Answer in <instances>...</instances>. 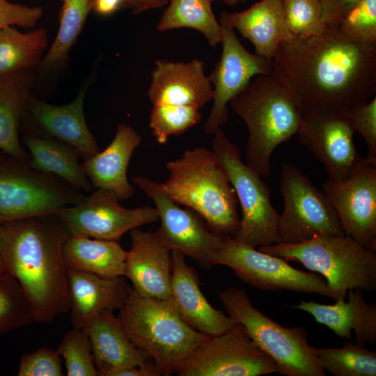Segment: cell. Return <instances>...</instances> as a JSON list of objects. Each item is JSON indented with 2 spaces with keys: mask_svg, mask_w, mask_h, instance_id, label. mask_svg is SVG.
Here are the masks:
<instances>
[{
  "mask_svg": "<svg viewBox=\"0 0 376 376\" xmlns=\"http://www.w3.org/2000/svg\"><path fill=\"white\" fill-rule=\"evenodd\" d=\"M291 89L303 111L326 108L349 111L376 94V43L352 39L338 24L320 34L293 36L281 42L272 72Z\"/></svg>",
  "mask_w": 376,
  "mask_h": 376,
  "instance_id": "6da1fadb",
  "label": "cell"
},
{
  "mask_svg": "<svg viewBox=\"0 0 376 376\" xmlns=\"http://www.w3.org/2000/svg\"><path fill=\"white\" fill-rule=\"evenodd\" d=\"M68 235L55 214L0 223L3 272L24 291L34 322L50 323L69 311L63 244Z\"/></svg>",
  "mask_w": 376,
  "mask_h": 376,
  "instance_id": "7a4b0ae2",
  "label": "cell"
},
{
  "mask_svg": "<svg viewBox=\"0 0 376 376\" xmlns=\"http://www.w3.org/2000/svg\"><path fill=\"white\" fill-rule=\"evenodd\" d=\"M230 104L249 131L246 164L262 177H269L273 152L297 134L302 123L298 98L279 77L258 75Z\"/></svg>",
  "mask_w": 376,
  "mask_h": 376,
  "instance_id": "3957f363",
  "label": "cell"
},
{
  "mask_svg": "<svg viewBox=\"0 0 376 376\" xmlns=\"http://www.w3.org/2000/svg\"><path fill=\"white\" fill-rule=\"evenodd\" d=\"M168 178L159 188L176 203L199 214L209 228L233 237L240 219L237 199L212 150L196 147L166 164Z\"/></svg>",
  "mask_w": 376,
  "mask_h": 376,
  "instance_id": "277c9868",
  "label": "cell"
},
{
  "mask_svg": "<svg viewBox=\"0 0 376 376\" xmlns=\"http://www.w3.org/2000/svg\"><path fill=\"white\" fill-rule=\"evenodd\" d=\"M118 318L132 343L155 361L162 375L176 373L181 363L210 336L188 325L170 297H145L130 286Z\"/></svg>",
  "mask_w": 376,
  "mask_h": 376,
  "instance_id": "5b68a950",
  "label": "cell"
},
{
  "mask_svg": "<svg viewBox=\"0 0 376 376\" xmlns=\"http://www.w3.org/2000/svg\"><path fill=\"white\" fill-rule=\"evenodd\" d=\"M258 250L301 264L327 281L333 299L345 300L350 289L376 288V255L348 235L319 236L298 244L274 243Z\"/></svg>",
  "mask_w": 376,
  "mask_h": 376,
  "instance_id": "8992f818",
  "label": "cell"
},
{
  "mask_svg": "<svg viewBox=\"0 0 376 376\" xmlns=\"http://www.w3.org/2000/svg\"><path fill=\"white\" fill-rule=\"evenodd\" d=\"M226 312L244 326L255 343L285 376H324L325 371L308 344L302 327L281 326L256 308L242 288L228 287L219 293Z\"/></svg>",
  "mask_w": 376,
  "mask_h": 376,
  "instance_id": "52a82bcc",
  "label": "cell"
},
{
  "mask_svg": "<svg viewBox=\"0 0 376 376\" xmlns=\"http://www.w3.org/2000/svg\"><path fill=\"white\" fill-rule=\"evenodd\" d=\"M213 135L212 152L241 207L242 218L233 237L253 247L276 243L279 213L272 205L269 186L259 173L242 162L240 149L221 127Z\"/></svg>",
  "mask_w": 376,
  "mask_h": 376,
  "instance_id": "ba28073f",
  "label": "cell"
},
{
  "mask_svg": "<svg viewBox=\"0 0 376 376\" xmlns=\"http://www.w3.org/2000/svg\"><path fill=\"white\" fill-rule=\"evenodd\" d=\"M280 191L283 209L279 215L276 243L292 244L319 236L345 235L324 193L291 164L282 165Z\"/></svg>",
  "mask_w": 376,
  "mask_h": 376,
  "instance_id": "9c48e42d",
  "label": "cell"
},
{
  "mask_svg": "<svg viewBox=\"0 0 376 376\" xmlns=\"http://www.w3.org/2000/svg\"><path fill=\"white\" fill-rule=\"evenodd\" d=\"M212 264L230 267L240 280L263 290L318 293L334 297L326 280L319 274L295 269L285 259L260 251L231 236L224 235Z\"/></svg>",
  "mask_w": 376,
  "mask_h": 376,
  "instance_id": "30bf717a",
  "label": "cell"
},
{
  "mask_svg": "<svg viewBox=\"0 0 376 376\" xmlns=\"http://www.w3.org/2000/svg\"><path fill=\"white\" fill-rule=\"evenodd\" d=\"M86 196L58 178L19 162L0 169V221L54 214Z\"/></svg>",
  "mask_w": 376,
  "mask_h": 376,
  "instance_id": "8fae6325",
  "label": "cell"
},
{
  "mask_svg": "<svg viewBox=\"0 0 376 376\" xmlns=\"http://www.w3.org/2000/svg\"><path fill=\"white\" fill-rule=\"evenodd\" d=\"M277 373L274 360L240 323L210 336L180 366L179 376H260Z\"/></svg>",
  "mask_w": 376,
  "mask_h": 376,
  "instance_id": "7c38bea8",
  "label": "cell"
},
{
  "mask_svg": "<svg viewBox=\"0 0 376 376\" xmlns=\"http://www.w3.org/2000/svg\"><path fill=\"white\" fill-rule=\"evenodd\" d=\"M132 180L154 203L161 222L156 233L163 242L171 251L191 258L202 268H212L213 256L224 235L212 231L196 212L182 208L171 200L158 182L140 175L133 176Z\"/></svg>",
  "mask_w": 376,
  "mask_h": 376,
  "instance_id": "4fadbf2b",
  "label": "cell"
},
{
  "mask_svg": "<svg viewBox=\"0 0 376 376\" xmlns=\"http://www.w3.org/2000/svg\"><path fill=\"white\" fill-rule=\"evenodd\" d=\"M54 214L69 235L116 242L127 231L159 221L155 207H124L113 192L104 189L92 191L81 202Z\"/></svg>",
  "mask_w": 376,
  "mask_h": 376,
  "instance_id": "5bb4252c",
  "label": "cell"
},
{
  "mask_svg": "<svg viewBox=\"0 0 376 376\" xmlns=\"http://www.w3.org/2000/svg\"><path fill=\"white\" fill-rule=\"evenodd\" d=\"M347 111L318 108L303 111L297 134L300 142L325 167L328 180L350 178L363 162L358 152Z\"/></svg>",
  "mask_w": 376,
  "mask_h": 376,
  "instance_id": "9a60e30c",
  "label": "cell"
},
{
  "mask_svg": "<svg viewBox=\"0 0 376 376\" xmlns=\"http://www.w3.org/2000/svg\"><path fill=\"white\" fill-rule=\"evenodd\" d=\"M222 52L219 61L207 76L214 85L213 104L205 124L206 134H213L228 118L227 104L258 75L272 72V60L247 51L237 38L234 29L222 14Z\"/></svg>",
  "mask_w": 376,
  "mask_h": 376,
  "instance_id": "2e32d148",
  "label": "cell"
},
{
  "mask_svg": "<svg viewBox=\"0 0 376 376\" xmlns=\"http://www.w3.org/2000/svg\"><path fill=\"white\" fill-rule=\"evenodd\" d=\"M322 189L345 234L375 252L376 163L364 158L350 178L341 182L327 180Z\"/></svg>",
  "mask_w": 376,
  "mask_h": 376,
  "instance_id": "e0dca14e",
  "label": "cell"
},
{
  "mask_svg": "<svg viewBox=\"0 0 376 376\" xmlns=\"http://www.w3.org/2000/svg\"><path fill=\"white\" fill-rule=\"evenodd\" d=\"M90 80L70 103L51 104L31 95L22 122L24 132L56 139L75 148L86 160L100 151L84 116V104Z\"/></svg>",
  "mask_w": 376,
  "mask_h": 376,
  "instance_id": "ac0fdd59",
  "label": "cell"
},
{
  "mask_svg": "<svg viewBox=\"0 0 376 376\" xmlns=\"http://www.w3.org/2000/svg\"><path fill=\"white\" fill-rule=\"evenodd\" d=\"M131 246L127 251L124 276L132 288L145 297H171V250L156 231L139 228L130 230Z\"/></svg>",
  "mask_w": 376,
  "mask_h": 376,
  "instance_id": "d6986e66",
  "label": "cell"
},
{
  "mask_svg": "<svg viewBox=\"0 0 376 376\" xmlns=\"http://www.w3.org/2000/svg\"><path fill=\"white\" fill-rule=\"evenodd\" d=\"M185 258L171 251V298L182 319L194 329L210 336L221 334L237 322L208 302L197 272Z\"/></svg>",
  "mask_w": 376,
  "mask_h": 376,
  "instance_id": "ffe728a7",
  "label": "cell"
},
{
  "mask_svg": "<svg viewBox=\"0 0 376 376\" xmlns=\"http://www.w3.org/2000/svg\"><path fill=\"white\" fill-rule=\"evenodd\" d=\"M148 96L153 105H183L201 109L213 99L214 91L198 59L189 62L156 61Z\"/></svg>",
  "mask_w": 376,
  "mask_h": 376,
  "instance_id": "44dd1931",
  "label": "cell"
},
{
  "mask_svg": "<svg viewBox=\"0 0 376 376\" xmlns=\"http://www.w3.org/2000/svg\"><path fill=\"white\" fill-rule=\"evenodd\" d=\"M81 329L89 338L98 375L111 376L116 370L152 359L148 352L132 343L113 311L94 314Z\"/></svg>",
  "mask_w": 376,
  "mask_h": 376,
  "instance_id": "7402d4cb",
  "label": "cell"
},
{
  "mask_svg": "<svg viewBox=\"0 0 376 376\" xmlns=\"http://www.w3.org/2000/svg\"><path fill=\"white\" fill-rule=\"evenodd\" d=\"M141 143V135L131 125L120 123L107 147L81 163L93 187L113 192L120 201L131 198L135 189L127 179V167Z\"/></svg>",
  "mask_w": 376,
  "mask_h": 376,
  "instance_id": "603a6c76",
  "label": "cell"
},
{
  "mask_svg": "<svg viewBox=\"0 0 376 376\" xmlns=\"http://www.w3.org/2000/svg\"><path fill=\"white\" fill-rule=\"evenodd\" d=\"M347 301L338 299L334 304H322L313 301L301 300L291 307L311 314L315 321L347 340L351 331L355 334V343L373 345L376 343V305L367 303L360 289H350Z\"/></svg>",
  "mask_w": 376,
  "mask_h": 376,
  "instance_id": "cb8c5ba5",
  "label": "cell"
},
{
  "mask_svg": "<svg viewBox=\"0 0 376 376\" xmlns=\"http://www.w3.org/2000/svg\"><path fill=\"white\" fill-rule=\"evenodd\" d=\"M69 311L72 327L81 328L94 314L104 310H120L130 285L125 276L102 277L68 269Z\"/></svg>",
  "mask_w": 376,
  "mask_h": 376,
  "instance_id": "d4e9b609",
  "label": "cell"
},
{
  "mask_svg": "<svg viewBox=\"0 0 376 376\" xmlns=\"http://www.w3.org/2000/svg\"><path fill=\"white\" fill-rule=\"evenodd\" d=\"M36 84V69L0 76V150L27 164L29 155L21 143L19 131Z\"/></svg>",
  "mask_w": 376,
  "mask_h": 376,
  "instance_id": "484cf974",
  "label": "cell"
},
{
  "mask_svg": "<svg viewBox=\"0 0 376 376\" xmlns=\"http://www.w3.org/2000/svg\"><path fill=\"white\" fill-rule=\"evenodd\" d=\"M221 14L252 42L256 54L269 60L279 45L293 36L285 21L282 0H260L243 11Z\"/></svg>",
  "mask_w": 376,
  "mask_h": 376,
  "instance_id": "4316f807",
  "label": "cell"
},
{
  "mask_svg": "<svg viewBox=\"0 0 376 376\" xmlns=\"http://www.w3.org/2000/svg\"><path fill=\"white\" fill-rule=\"evenodd\" d=\"M23 144L28 150V165L37 171L54 175L85 194L93 191L78 152L56 139L24 132Z\"/></svg>",
  "mask_w": 376,
  "mask_h": 376,
  "instance_id": "83f0119b",
  "label": "cell"
},
{
  "mask_svg": "<svg viewBox=\"0 0 376 376\" xmlns=\"http://www.w3.org/2000/svg\"><path fill=\"white\" fill-rule=\"evenodd\" d=\"M63 256L68 269L107 278L124 276L127 251L119 242L68 235Z\"/></svg>",
  "mask_w": 376,
  "mask_h": 376,
  "instance_id": "f1b7e54d",
  "label": "cell"
},
{
  "mask_svg": "<svg viewBox=\"0 0 376 376\" xmlns=\"http://www.w3.org/2000/svg\"><path fill=\"white\" fill-rule=\"evenodd\" d=\"M93 0H63L57 34L36 69V81L52 78L64 68L92 10Z\"/></svg>",
  "mask_w": 376,
  "mask_h": 376,
  "instance_id": "f546056e",
  "label": "cell"
},
{
  "mask_svg": "<svg viewBox=\"0 0 376 376\" xmlns=\"http://www.w3.org/2000/svg\"><path fill=\"white\" fill-rule=\"evenodd\" d=\"M44 29L23 33L15 26L0 30V76L26 69H37L47 47Z\"/></svg>",
  "mask_w": 376,
  "mask_h": 376,
  "instance_id": "4dcf8cb0",
  "label": "cell"
},
{
  "mask_svg": "<svg viewBox=\"0 0 376 376\" xmlns=\"http://www.w3.org/2000/svg\"><path fill=\"white\" fill-rule=\"evenodd\" d=\"M210 0H168L157 30L191 28L200 31L208 44L215 47L221 42V28L212 9Z\"/></svg>",
  "mask_w": 376,
  "mask_h": 376,
  "instance_id": "1f68e13d",
  "label": "cell"
},
{
  "mask_svg": "<svg viewBox=\"0 0 376 376\" xmlns=\"http://www.w3.org/2000/svg\"><path fill=\"white\" fill-rule=\"evenodd\" d=\"M325 372L334 376H375L376 352L365 345L344 340L341 347L311 346Z\"/></svg>",
  "mask_w": 376,
  "mask_h": 376,
  "instance_id": "d6a6232c",
  "label": "cell"
},
{
  "mask_svg": "<svg viewBox=\"0 0 376 376\" xmlns=\"http://www.w3.org/2000/svg\"><path fill=\"white\" fill-rule=\"evenodd\" d=\"M34 322L31 305L19 283L0 272V335Z\"/></svg>",
  "mask_w": 376,
  "mask_h": 376,
  "instance_id": "836d02e7",
  "label": "cell"
},
{
  "mask_svg": "<svg viewBox=\"0 0 376 376\" xmlns=\"http://www.w3.org/2000/svg\"><path fill=\"white\" fill-rule=\"evenodd\" d=\"M199 109L189 106L153 105L149 117L152 134L159 144H165L171 136L180 135L199 123Z\"/></svg>",
  "mask_w": 376,
  "mask_h": 376,
  "instance_id": "e575fe53",
  "label": "cell"
},
{
  "mask_svg": "<svg viewBox=\"0 0 376 376\" xmlns=\"http://www.w3.org/2000/svg\"><path fill=\"white\" fill-rule=\"evenodd\" d=\"M56 350L64 359L68 376L98 375L89 338L82 329L72 327Z\"/></svg>",
  "mask_w": 376,
  "mask_h": 376,
  "instance_id": "d590c367",
  "label": "cell"
},
{
  "mask_svg": "<svg viewBox=\"0 0 376 376\" xmlns=\"http://www.w3.org/2000/svg\"><path fill=\"white\" fill-rule=\"evenodd\" d=\"M286 25L293 36L308 37L327 27L320 0H282Z\"/></svg>",
  "mask_w": 376,
  "mask_h": 376,
  "instance_id": "8d00e7d4",
  "label": "cell"
},
{
  "mask_svg": "<svg viewBox=\"0 0 376 376\" xmlns=\"http://www.w3.org/2000/svg\"><path fill=\"white\" fill-rule=\"evenodd\" d=\"M346 36L355 40L376 43V0H360L338 24Z\"/></svg>",
  "mask_w": 376,
  "mask_h": 376,
  "instance_id": "74e56055",
  "label": "cell"
},
{
  "mask_svg": "<svg viewBox=\"0 0 376 376\" xmlns=\"http://www.w3.org/2000/svg\"><path fill=\"white\" fill-rule=\"evenodd\" d=\"M347 112L354 132L359 133L367 145L365 158L376 163V97Z\"/></svg>",
  "mask_w": 376,
  "mask_h": 376,
  "instance_id": "f35d334b",
  "label": "cell"
},
{
  "mask_svg": "<svg viewBox=\"0 0 376 376\" xmlns=\"http://www.w3.org/2000/svg\"><path fill=\"white\" fill-rule=\"evenodd\" d=\"M61 358L56 350L41 347L24 354L19 361L18 376H61Z\"/></svg>",
  "mask_w": 376,
  "mask_h": 376,
  "instance_id": "ab89813d",
  "label": "cell"
},
{
  "mask_svg": "<svg viewBox=\"0 0 376 376\" xmlns=\"http://www.w3.org/2000/svg\"><path fill=\"white\" fill-rule=\"evenodd\" d=\"M43 15L40 6H28L0 0V30L9 26L33 28Z\"/></svg>",
  "mask_w": 376,
  "mask_h": 376,
  "instance_id": "60d3db41",
  "label": "cell"
},
{
  "mask_svg": "<svg viewBox=\"0 0 376 376\" xmlns=\"http://www.w3.org/2000/svg\"><path fill=\"white\" fill-rule=\"evenodd\" d=\"M360 0H320L327 24H338Z\"/></svg>",
  "mask_w": 376,
  "mask_h": 376,
  "instance_id": "b9f144b4",
  "label": "cell"
},
{
  "mask_svg": "<svg viewBox=\"0 0 376 376\" xmlns=\"http://www.w3.org/2000/svg\"><path fill=\"white\" fill-rule=\"evenodd\" d=\"M167 3L168 0H123L122 8L139 14L147 10L162 8Z\"/></svg>",
  "mask_w": 376,
  "mask_h": 376,
  "instance_id": "7bdbcfd3",
  "label": "cell"
},
{
  "mask_svg": "<svg viewBox=\"0 0 376 376\" xmlns=\"http://www.w3.org/2000/svg\"><path fill=\"white\" fill-rule=\"evenodd\" d=\"M123 0H93L92 10L99 15L109 16L122 8Z\"/></svg>",
  "mask_w": 376,
  "mask_h": 376,
  "instance_id": "ee69618b",
  "label": "cell"
},
{
  "mask_svg": "<svg viewBox=\"0 0 376 376\" xmlns=\"http://www.w3.org/2000/svg\"><path fill=\"white\" fill-rule=\"evenodd\" d=\"M210 1H213L214 0H210ZM221 1H223L224 3H225L226 5L234 6L241 2L245 1L246 0H221Z\"/></svg>",
  "mask_w": 376,
  "mask_h": 376,
  "instance_id": "f6af8a7d",
  "label": "cell"
},
{
  "mask_svg": "<svg viewBox=\"0 0 376 376\" xmlns=\"http://www.w3.org/2000/svg\"><path fill=\"white\" fill-rule=\"evenodd\" d=\"M0 272H3V263L0 256Z\"/></svg>",
  "mask_w": 376,
  "mask_h": 376,
  "instance_id": "bcb514c9",
  "label": "cell"
},
{
  "mask_svg": "<svg viewBox=\"0 0 376 376\" xmlns=\"http://www.w3.org/2000/svg\"><path fill=\"white\" fill-rule=\"evenodd\" d=\"M0 223H1V221H0Z\"/></svg>",
  "mask_w": 376,
  "mask_h": 376,
  "instance_id": "7dc6e473",
  "label": "cell"
}]
</instances>
